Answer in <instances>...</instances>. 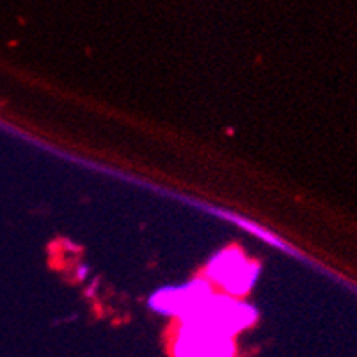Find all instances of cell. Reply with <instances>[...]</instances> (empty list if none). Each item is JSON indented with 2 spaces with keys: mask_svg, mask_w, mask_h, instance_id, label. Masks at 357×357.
Listing matches in <instances>:
<instances>
[{
  "mask_svg": "<svg viewBox=\"0 0 357 357\" xmlns=\"http://www.w3.org/2000/svg\"><path fill=\"white\" fill-rule=\"evenodd\" d=\"M260 267L251 263L238 249L231 247L219 253L208 263L206 275L214 283L221 284L231 295H242L256 281Z\"/></svg>",
  "mask_w": 357,
  "mask_h": 357,
  "instance_id": "1",
  "label": "cell"
},
{
  "mask_svg": "<svg viewBox=\"0 0 357 357\" xmlns=\"http://www.w3.org/2000/svg\"><path fill=\"white\" fill-rule=\"evenodd\" d=\"M175 357H235L233 338L210 331L205 325L185 322L178 331Z\"/></svg>",
  "mask_w": 357,
  "mask_h": 357,
  "instance_id": "2",
  "label": "cell"
},
{
  "mask_svg": "<svg viewBox=\"0 0 357 357\" xmlns=\"http://www.w3.org/2000/svg\"><path fill=\"white\" fill-rule=\"evenodd\" d=\"M227 217H230L231 221H235V223H238L240 226L245 227V230L251 231V233H254V235H258V236H260V238H263V240H265V242H269V244L279 245V247H284V244H283V242H279L278 236L270 235L269 231H265V230H263V227H258L256 224L251 223V221H244V219L235 217V215H227Z\"/></svg>",
  "mask_w": 357,
  "mask_h": 357,
  "instance_id": "3",
  "label": "cell"
}]
</instances>
